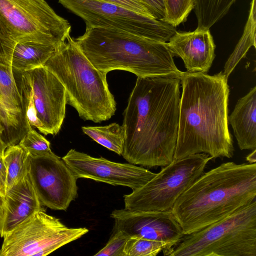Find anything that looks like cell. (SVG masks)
<instances>
[{
  "instance_id": "cell-24",
  "label": "cell",
  "mask_w": 256,
  "mask_h": 256,
  "mask_svg": "<svg viewBox=\"0 0 256 256\" xmlns=\"http://www.w3.org/2000/svg\"><path fill=\"white\" fill-rule=\"evenodd\" d=\"M20 74L18 88L20 94L24 110L28 124L37 128L40 132L42 125L39 120L33 98L32 84L26 72ZM18 85V84H17Z\"/></svg>"
},
{
  "instance_id": "cell-13",
  "label": "cell",
  "mask_w": 256,
  "mask_h": 256,
  "mask_svg": "<svg viewBox=\"0 0 256 256\" xmlns=\"http://www.w3.org/2000/svg\"><path fill=\"white\" fill-rule=\"evenodd\" d=\"M110 216L114 220V231H120L129 238L164 242L168 246L166 251L184 236L171 210L132 211L124 208L113 210Z\"/></svg>"
},
{
  "instance_id": "cell-19",
  "label": "cell",
  "mask_w": 256,
  "mask_h": 256,
  "mask_svg": "<svg viewBox=\"0 0 256 256\" xmlns=\"http://www.w3.org/2000/svg\"><path fill=\"white\" fill-rule=\"evenodd\" d=\"M196 30H208L228 12L236 0H192Z\"/></svg>"
},
{
  "instance_id": "cell-3",
  "label": "cell",
  "mask_w": 256,
  "mask_h": 256,
  "mask_svg": "<svg viewBox=\"0 0 256 256\" xmlns=\"http://www.w3.org/2000/svg\"><path fill=\"white\" fill-rule=\"evenodd\" d=\"M256 196V163L226 162L203 173L171 211L186 235L226 218Z\"/></svg>"
},
{
  "instance_id": "cell-18",
  "label": "cell",
  "mask_w": 256,
  "mask_h": 256,
  "mask_svg": "<svg viewBox=\"0 0 256 256\" xmlns=\"http://www.w3.org/2000/svg\"><path fill=\"white\" fill-rule=\"evenodd\" d=\"M57 48L34 40L17 41L12 56L13 70L22 73L44 66Z\"/></svg>"
},
{
  "instance_id": "cell-29",
  "label": "cell",
  "mask_w": 256,
  "mask_h": 256,
  "mask_svg": "<svg viewBox=\"0 0 256 256\" xmlns=\"http://www.w3.org/2000/svg\"><path fill=\"white\" fill-rule=\"evenodd\" d=\"M117 5L138 14L153 18L146 5L140 0H100Z\"/></svg>"
},
{
  "instance_id": "cell-25",
  "label": "cell",
  "mask_w": 256,
  "mask_h": 256,
  "mask_svg": "<svg viewBox=\"0 0 256 256\" xmlns=\"http://www.w3.org/2000/svg\"><path fill=\"white\" fill-rule=\"evenodd\" d=\"M166 10L164 22L176 28L184 22L193 10L192 0H163Z\"/></svg>"
},
{
  "instance_id": "cell-9",
  "label": "cell",
  "mask_w": 256,
  "mask_h": 256,
  "mask_svg": "<svg viewBox=\"0 0 256 256\" xmlns=\"http://www.w3.org/2000/svg\"><path fill=\"white\" fill-rule=\"evenodd\" d=\"M88 232L67 227L42 208L4 235L0 256H45Z\"/></svg>"
},
{
  "instance_id": "cell-4",
  "label": "cell",
  "mask_w": 256,
  "mask_h": 256,
  "mask_svg": "<svg viewBox=\"0 0 256 256\" xmlns=\"http://www.w3.org/2000/svg\"><path fill=\"white\" fill-rule=\"evenodd\" d=\"M74 40L93 66L106 73L122 70L137 77L180 79L183 73L177 68L165 42L124 31L88 26L82 36Z\"/></svg>"
},
{
  "instance_id": "cell-34",
  "label": "cell",
  "mask_w": 256,
  "mask_h": 256,
  "mask_svg": "<svg viewBox=\"0 0 256 256\" xmlns=\"http://www.w3.org/2000/svg\"><path fill=\"white\" fill-rule=\"evenodd\" d=\"M5 132V128L0 114V136L2 138Z\"/></svg>"
},
{
  "instance_id": "cell-16",
  "label": "cell",
  "mask_w": 256,
  "mask_h": 256,
  "mask_svg": "<svg viewBox=\"0 0 256 256\" xmlns=\"http://www.w3.org/2000/svg\"><path fill=\"white\" fill-rule=\"evenodd\" d=\"M40 208L42 206L28 172L2 197L0 236L2 238Z\"/></svg>"
},
{
  "instance_id": "cell-23",
  "label": "cell",
  "mask_w": 256,
  "mask_h": 256,
  "mask_svg": "<svg viewBox=\"0 0 256 256\" xmlns=\"http://www.w3.org/2000/svg\"><path fill=\"white\" fill-rule=\"evenodd\" d=\"M168 249V244L164 242L133 236L126 240L124 254V256H156Z\"/></svg>"
},
{
  "instance_id": "cell-6",
  "label": "cell",
  "mask_w": 256,
  "mask_h": 256,
  "mask_svg": "<svg viewBox=\"0 0 256 256\" xmlns=\"http://www.w3.org/2000/svg\"><path fill=\"white\" fill-rule=\"evenodd\" d=\"M170 256H256V200L226 218L184 235Z\"/></svg>"
},
{
  "instance_id": "cell-10",
  "label": "cell",
  "mask_w": 256,
  "mask_h": 256,
  "mask_svg": "<svg viewBox=\"0 0 256 256\" xmlns=\"http://www.w3.org/2000/svg\"><path fill=\"white\" fill-rule=\"evenodd\" d=\"M65 8L82 18L86 26L124 31L165 42L176 32L164 22L100 0H58Z\"/></svg>"
},
{
  "instance_id": "cell-21",
  "label": "cell",
  "mask_w": 256,
  "mask_h": 256,
  "mask_svg": "<svg viewBox=\"0 0 256 256\" xmlns=\"http://www.w3.org/2000/svg\"><path fill=\"white\" fill-rule=\"evenodd\" d=\"M256 0H252L248 18L244 33L224 66V74L228 78L236 66L244 58L250 48H256Z\"/></svg>"
},
{
  "instance_id": "cell-22",
  "label": "cell",
  "mask_w": 256,
  "mask_h": 256,
  "mask_svg": "<svg viewBox=\"0 0 256 256\" xmlns=\"http://www.w3.org/2000/svg\"><path fill=\"white\" fill-rule=\"evenodd\" d=\"M82 132L94 141L121 155L124 140V130L122 126L116 122L104 126H84Z\"/></svg>"
},
{
  "instance_id": "cell-31",
  "label": "cell",
  "mask_w": 256,
  "mask_h": 256,
  "mask_svg": "<svg viewBox=\"0 0 256 256\" xmlns=\"http://www.w3.org/2000/svg\"><path fill=\"white\" fill-rule=\"evenodd\" d=\"M6 169L3 157L0 156V196L4 197L6 193Z\"/></svg>"
},
{
  "instance_id": "cell-1",
  "label": "cell",
  "mask_w": 256,
  "mask_h": 256,
  "mask_svg": "<svg viewBox=\"0 0 256 256\" xmlns=\"http://www.w3.org/2000/svg\"><path fill=\"white\" fill-rule=\"evenodd\" d=\"M180 79L137 77L123 112L121 156L129 163L166 166L174 160L179 122Z\"/></svg>"
},
{
  "instance_id": "cell-28",
  "label": "cell",
  "mask_w": 256,
  "mask_h": 256,
  "mask_svg": "<svg viewBox=\"0 0 256 256\" xmlns=\"http://www.w3.org/2000/svg\"><path fill=\"white\" fill-rule=\"evenodd\" d=\"M129 237L120 231H114L108 242L94 256H124V249Z\"/></svg>"
},
{
  "instance_id": "cell-27",
  "label": "cell",
  "mask_w": 256,
  "mask_h": 256,
  "mask_svg": "<svg viewBox=\"0 0 256 256\" xmlns=\"http://www.w3.org/2000/svg\"><path fill=\"white\" fill-rule=\"evenodd\" d=\"M16 42L0 21V68H12V56Z\"/></svg>"
},
{
  "instance_id": "cell-33",
  "label": "cell",
  "mask_w": 256,
  "mask_h": 256,
  "mask_svg": "<svg viewBox=\"0 0 256 256\" xmlns=\"http://www.w3.org/2000/svg\"><path fill=\"white\" fill-rule=\"evenodd\" d=\"M6 148V146L2 140L0 136V156H3L4 152Z\"/></svg>"
},
{
  "instance_id": "cell-32",
  "label": "cell",
  "mask_w": 256,
  "mask_h": 256,
  "mask_svg": "<svg viewBox=\"0 0 256 256\" xmlns=\"http://www.w3.org/2000/svg\"><path fill=\"white\" fill-rule=\"evenodd\" d=\"M246 160L250 164H254L256 162V150H253L252 152L249 154L246 158Z\"/></svg>"
},
{
  "instance_id": "cell-35",
  "label": "cell",
  "mask_w": 256,
  "mask_h": 256,
  "mask_svg": "<svg viewBox=\"0 0 256 256\" xmlns=\"http://www.w3.org/2000/svg\"><path fill=\"white\" fill-rule=\"evenodd\" d=\"M2 204V196H0V209L1 208Z\"/></svg>"
},
{
  "instance_id": "cell-26",
  "label": "cell",
  "mask_w": 256,
  "mask_h": 256,
  "mask_svg": "<svg viewBox=\"0 0 256 256\" xmlns=\"http://www.w3.org/2000/svg\"><path fill=\"white\" fill-rule=\"evenodd\" d=\"M18 144L32 156H42L54 154L50 149V142L32 128V126L20 140Z\"/></svg>"
},
{
  "instance_id": "cell-17",
  "label": "cell",
  "mask_w": 256,
  "mask_h": 256,
  "mask_svg": "<svg viewBox=\"0 0 256 256\" xmlns=\"http://www.w3.org/2000/svg\"><path fill=\"white\" fill-rule=\"evenodd\" d=\"M256 86L240 98L228 116L234 134L241 150L256 148Z\"/></svg>"
},
{
  "instance_id": "cell-30",
  "label": "cell",
  "mask_w": 256,
  "mask_h": 256,
  "mask_svg": "<svg viewBox=\"0 0 256 256\" xmlns=\"http://www.w3.org/2000/svg\"><path fill=\"white\" fill-rule=\"evenodd\" d=\"M147 7L152 17L164 22L166 10L163 0H140Z\"/></svg>"
},
{
  "instance_id": "cell-11",
  "label": "cell",
  "mask_w": 256,
  "mask_h": 256,
  "mask_svg": "<svg viewBox=\"0 0 256 256\" xmlns=\"http://www.w3.org/2000/svg\"><path fill=\"white\" fill-rule=\"evenodd\" d=\"M28 172L42 206L66 210L78 196V178L62 158L54 153L30 156Z\"/></svg>"
},
{
  "instance_id": "cell-12",
  "label": "cell",
  "mask_w": 256,
  "mask_h": 256,
  "mask_svg": "<svg viewBox=\"0 0 256 256\" xmlns=\"http://www.w3.org/2000/svg\"><path fill=\"white\" fill-rule=\"evenodd\" d=\"M62 159L78 178H86L114 186L138 188L156 174L135 164L110 161L102 157H92L70 149Z\"/></svg>"
},
{
  "instance_id": "cell-8",
  "label": "cell",
  "mask_w": 256,
  "mask_h": 256,
  "mask_svg": "<svg viewBox=\"0 0 256 256\" xmlns=\"http://www.w3.org/2000/svg\"><path fill=\"white\" fill-rule=\"evenodd\" d=\"M0 21L16 40L58 46L70 36L71 25L45 0H0Z\"/></svg>"
},
{
  "instance_id": "cell-20",
  "label": "cell",
  "mask_w": 256,
  "mask_h": 256,
  "mask_svg": "<svg viewBox=\"0 0 256 256\" xmlns=\"http://www.w3.org/2000/svg\"><path fill=\"white\" fill-rule=\"evenodd\" d=\"M2 157L7 172V191L28 172L30 156L24 148L17 144L7 147Z\"/></svg>"
},
{
  "instance_id": "cell-14",
  "label": "cell",
  "mask_w": 256,
  "mask_h": 256,
  "mask_svg": "<svg viewBox=\"0 0 256 256\" xmlns=\"http://www.w3.org/2000/svg\"><path fill=\"white\" fill-rule=\"evenodd\" d=\"M27 72L33 91L38 118L42 125L41 133L56 135L66 116L67 96L65 88L56 75L45 66Z\"/></svg>"
},
{
  "instance_id": "cell-7",
  "label": "cell",
  "mask_w": 256,
  "mask_h": 256,
  "mask_svg": "<svg viewBox=\"0 0 256 256\" xmlns=\"http://www.w3.org/2000/svg\"><path fill=\"white\" fill-rule=\"evenodd\" d=\"M200 153L174 160L142 186L124 196V208L132 211L171 210L179 196L203 173L210 160Z\"/></svg>"
},
{
  "instance_id": "cell-15",
  "label": "cell",
  "mask_w": 256,
  "mask_h": 256,
  "mask_svg": "<svg viewBox=\"0 0 256 256\" xmlns=\"http://www.w3.org/2000/svg\"><path fill=\"white\" fill-rule=\"evenodd\" d=\"M173 56L180 58L190 73L207 74L215 58L214 44L210 30L178 32L167 43Z\"/></svg>"
},
{
  "instance_id": "cell-2",
  "label": "cell",
  "mask_w": 256,
  "mask_h": 256,
  "mask_svg": "<svg viewBox=\"0 0 256 256\" xmlns=\"http://www.w3.org/2000/svg\"><path fill=\"white\" fill-rule=\"evenodd\" d=\"M228 80L222 72L214 76L183 72L174 160L200 153L212 158H232Z\"/></svg>"
},
{
  "instance_id": "cell-5",
  "label": "cell",
  "mask_w": 256,
  "mask_h": 256,
  "mask_svg": "<svg viewBox=\"0 0 256 256\" xmlns=\"http://www.w3.org/2000/svg\"><path fill=\"white\" fill-rule=\"evenodd\" d=\"M44 66L63 84L67 104L81 118L100 122L114 114L116 102L108 88V73L93 66L70 36L58 46Z\"/></svg>"
}]
</instances>
